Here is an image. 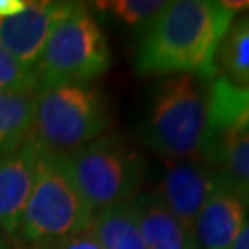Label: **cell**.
Listing matches in <instances>:
<instances>
[{"label":"cell","instance_id":"obj_1","mask_svg":"<svg viewBox=\"0 0 249 249\" xmlns=\"http://www.w3.org/2000/svg\"><path fill=\"white\" fill-rule=\"evenodd\" d=\"M234 11L216 0H176L151 20L135 55L142 76H216V55Z\"/></svg>","mask_w":249,"mask_h":249},{"label":"cell","instance_id":"obj_2","mask_svg":"<svg viewBox=\"0 0 249 249\" xmlns=\"http://www.w3.org/2000/svg\"><path fill=\"white\" fill-rule=\"evenodd\" d=\"M209 81L194 74L166 76L151 90L144 141L166 159L199 157Z\"/></svg>","mask_w":249,"mask_h":249},{"label":"cell","instance_id":"obj_3","mask_svg":"<svg viewBox=\"0 0 249 249\" xmlns=\"http://www.w3.org/2000/svg\"><path fill=\"white\" fill-rule=\"evenodd\" d=\"M109 124L102 92L89 83H67L36 90L30 137L41 148L69 153L100 139Z\"/></svg>","mask_w":249,"mask_h":249},{"label":"cell","instance_id":"obj_4","mask_svg":"<svg viewBox=\"0 0 249 249\" xmlns=\"http://www.w3.org/2000/svg\"><path fill=\"white\" fill-rule=\"evenodd\" d=\"M92 209L63 168L57 153L39 146L36 179L20 220V234L32 246L61 240L89 229Z\"/></svg>","mask_w":249,"mask_h":249},{"label":"cell","instance_id":"obj_5","mask_svg":"<svg viewBox=\"0 0 249 249\" xmlns=\"http://www.w3.org/2000/svg\"><path fill=\"white\" fill-rule=\"evenodd\" d=\"M59 159L92 213L135 197L146 172L142 157L118 137H100Z\"/></svg>","mask_w":249,"mask_h":249},{"label":"cell","instance_id":"obj_6","mask_svg":"<svg viewBox=\"0 0 249 249\" xmlns=\"http://www.w3.org/2000/svg\"><path fill=\"white\" fill-rule=\"evenodd\" d=\"M111 65V48L89 8L78 4L48 37L34 67L37 89L89 83Z\"/></svg>","mask_w":249,"mask_h":249},{"label":"cell","instance_id":"obj_7","mask_svg":"<svg viewBox=\"0 0 249 249\" xmlns=\"http://www.w3.org/2000/svg\"><path fill=\"white\" fill-rule=\"evenodd\" d=\"M218 181V172L201 157L166 159V170L159 179L155 196L188 232L194 234L197 214Z\"/></svg>","mask_w":249,"mask_h":249},{"label":"cell","instance_id":"obj_8","mask_svg":"<svg viewBox=\"0 0 249 249\" xmlns=\"http://www.w3.org/2000/svg\"><path fill=\"white\" fill-rule=\"evenodd\" d=\"M76 8V2H28L22 11L0 18V45L15 61L34 71L48 37Z\"/></svg>","mask_w":249,"mask_h":249},{"label":"cell","instance_id":"obj_9","mask_svg":"<svg viewBox=\"0 0 249 249\" xmlns=\"http://www.w3.org/2000/svg\"><path fill=\"white\" fill-rule=\"evenodd\" d=\"M249 127V85L214 76L207 87V120L199 157L214 164L222 146Z\"/></svg>","mask_w":249,"mask_h":249},{"label":"cell","instance_id":"obj_10","mask_svg":"<svg viewBox=\"0 0 249 249\" xmlns=\"http://www.w3.org/2000/svg\"><path fill=\"white\" fill-rule=\"evenodd\" d=\"M39 144L28 135L20 144L0 151V231L15 238L36 179Z\"/></svg>","mask_w":249,"mask_h":249},{"label":"cell","instance_id":"obj_11","mask_svg":"<svg viewBox=\"0 0 249 249\" xmlns=\"http://www.w3.org/2000/svg\"><path fill=\"white\" fill-rule=\"evenodd\" d=\"M246 222L248 201L220 179L197 214L194 238L203 249H231Z\"/></svg>","mask_w":249,"mask_h":249},{"label":"cell","instance_id":"obj_12","mask_svg":"<svg viewBox=\"0 0 249 249\" xmlns=\"http://www.w3.org/2000/svg\"><path fill=\"white\" fill-rule=\"evenodd\" d=\"M146 249H197L196 238L170 213L155 194L131 199Z\"/></svg>","mask_w":249,"mask_h":249},{"label":"cell","instance_id":"obj_13","mask_svg":"<svg viewBox=\"0 0 249 249\" xmlns=\"http://www.w3.org/2000/svg\"><path fill=\"white\" fill-rule=\"evenodd\" d=\"M131 199L104 207L92 214L89 231L102 249H146Z\"/></svg>","mask_w":249,"mask_h":249},{"label":"cell","instance_id":"obj_14","mask_svg":"<svg viewBox=\"0 0 249 249\" xmlns=\"http://www.w3.org/2000/svg\"><path fill=\"white\" fill-rule=\"evenodd\" d=\"M34 94L0 90V151L20 144L32 127Z\"/></svg>","mask_w":249,"mask_h":249},{"label":"cell","instance_id":"obj_15","mask_svg":"<svg viewBox=\"0 0 249 249\" xmlns=\"http://www.w3.org/2000/svg\"><path fill=\"white\" fill-rule=\"evenodd\" d=\"M216 59L225 78L238 85H249V13L232 20L220 43Z\"/></svg>","mask_w":249,"mask_h":249},{"label":"cell","instance_id":"obj_16","mask_svg":"<svg viewBox=\"0 0 249 249\" xmlns=\"http://www.w3.org/2000/svg\"><path fill=\"white\" fill-rule=\"evenodd\" d=\"M213 168L249 203V127L223 144Z\"/></svg>","mask_w":249,"mask_h":249},{"label":"cell","instance_id":"obj_17","mask_svg":"<svg viewBox=\"0 0 249 249\" xmlns=\"http://www.w3.org/2000/svg\"><path fill=\"white\" fill-rule=\"evenodd\" d=\"M164 0H111L96 2L94 6L102 11H111L120 22L127 26H148L153 18L166 8Z\"/></svg>","mask_w":249,"mask_h":249},{"label":"cell","instance_id":"obj_18","mask_svg":"<svg viewBox=\"0 0 249 249\" xmlns=\"http://www.w3.org/2000/svg\"><path fill=\"white\" fill-rule=\"evenodd\" d=\"M0 90L2 92H24L34 94L37 80L32 69L22 67L0 45Z\"/></svg>","mask_w":249,"mask_h":249},{"label":"cell","instance_id":"obj_19","mask_svg":"<svg viewBox=\"0 0 249 249\" xmlns=\"http://www.w3.org/2000/svg\"><path fill=\"white\" fill-rule=\"evenodd\" d=\"M34 249H102L98 242L94 240L92 232L87 229L78 234H72L61 240H53L48 244H41V246H34Z\"/></svg>","mask_w":249,"mask_h":249},{"label":"cell","instance_id":"obj_20","mask_svg":"<svg viewBox=\"0 0 249 249\" xmlns=\"http://www.w3.org/2000/svg\"><path fill=\"white\" fill-rule=\"evenodd\" d=\"M26 0H0V18L15 15L26 8Z\"/></svg>","mask_w":249,"mask_h":249},{"label":"cell","instance_id":"obj_21","mask_svg":"<svg viewBox=\"0 0 249 249\" xmlns=\"http://www.w3.org/2000/svg\"><path fill=\"white\" fill-rule=\"evenodd\" d=\"M231 249H249V220L244 223L240 234L236 236V240L232 242Z\"/></svg>","mask_w":249,"mask_h":249},{"label":"cell","instance_id":"obj_22","mask_svg":"<svg viewBox=\"0 0 249 249\" xmlns=\"http://www.w3.org/2000/svg\"><path fill=\"white\" fill-rule=\"evenodd\" d=\"M0 249H9L8 238H6V234L2 231H0Z\"/></svg>","mask_w":249,"mask_h":249}]
</instances>
